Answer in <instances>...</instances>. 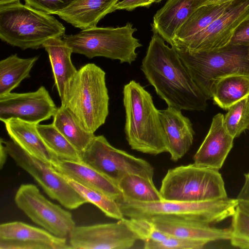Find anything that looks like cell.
<instances>
[{
	"mask_svg": "<svg viewBox=\"0 0 249 249\" xmlns=\"http://www.w3.org/2000/svg\"><path fill=\"white\" fill-rule=\"evenodd\" d=\"M69 236L74 249H128L139 240L124 217L116 222L75 226Z\"/></svg>",
	"mask_w": 249,
	"mask_h": 249,
	"instance_id": "13",
	"label": "cell"
},
{
	"mask_svg": "<svg viewBox=\"0 0 249 249\" xmlns=\"http://www.w3.org/2000/svg\"><path fill=\"white\" fill-rule=\"evenodd\" d=\"M223 114L213 118L209 131L194 156V163L220 169L233 147L234 138L226 129Z\"/></svg>",
	"mask_w": 249,
	"mask_h": 249,
	"instance_id": "16",
	"label": "cell"
},
{
	"mask_svg": "<svg viewBox=\"0 0 249 249\" xmlns=\"http://www.w3.org/2000/svg\"><path fill=\"white\" fill-rule=\"evenodd\" d=\"M124 216L149 219L165 216L211 225L233 214L239 204L236 198L188 202L162 199L144 202L122 198L117 201Z\"/></svg>",
	"mask_w": 249,
	"mask_h": 249,
	"instance_id": "5",
	"label": "cell"
},
{
	"mask_svg": "<svg viewBox=\"0 0 249 249\" xmlns=\"http://www.w3.org/2000/svg\"></svg>",
	"mask_w": 249,
	"mask_h": 249,
	"instance_id": "45",
	"label": "cell"
},
{
	"mask_svg": "<svg viewBox=\"0 0 249 249\" xmlns=\"http://www.w3.org/2000/svg\"><path fill=\"white\" fill-rule=\"evenodd\" d=\"M36 127L44 142L55 157L66 160L81 161V154L53 124H39Z\"/></svg>",
	"mask_w": 249,
	"mask_h": 249,
	"instance_id": "29",
	"label": "cell"
},
{
	"mask_svg": "<svg viewBox=\"0 0 249 249\" xmlns=\"http://www.w3.org/2000/svg\"><path fill=\"white\" fill-rule=\"evenodd\" d=\"M141 69L158 95L168 107L204 111L208 100L196 84L174 46L153 33Z\"/></svg>",
	"mask_w": 249,
	"mask_h": 249,
	"instance_id": "1",
	"label": "cell"
},
{
	"mask_svg": "<svg viewBox=\"0 0 249 249\" xmlns=\"http://www.w3.org/2000/svg\"><path fill=\"white\" fill-rule=\"evenodd\" d=\"M162 0H149V1L152 4L153 3L159 2Z\"/></svg>",
	"mask_w": 249,
	"mask_h": 249,
	"instance_id": "43",
	"label": "cell"
},
{
	"mask_svg": "<svg viewBox=\"0 0 249 249\" xmlns=\"http://www.w3.org/2000/svg\"><path fill=\"white\" fill-rule=\"evenodd\" d=\"M247 129L249 131V126H248V127Z\"/></svg>",
	"mask_w": 249,
	"mask_h": 249,
	"instance_id": "44",
	"label": "cell"
},
{
	"mask_svg": "<svg viewBox=\"0 0 249 249\" xmlns=\"http://www.w3.org/2000/svg\"><path fill=\"white\" fill-rule=\"evenodd\" d=\"M164 132L167 152L171 160L177 161L188 151L194 141L195 131L190 120L181 110L168 107L159 110Z\"/></svg>",
	"mask_w": 249,
	"mask_h": 249,
	"instance_id": "18",
	"label": "cell"
},
{
	"mask_svg": "<svg viewBox=\"0 0 249 249\" xmlns=\"http://www.w3.org/2000/svg\"><path fill=\"white\" fill-rule=\"evenodd\" d=\"M238 205L242 209L249 212V202H248V201L239 202Z\"/></svg>",
	"mask_w": 249,
	"mask_h": 249,
	"instance_id": "41",
	"label": "cell"
},
{
	"mask_svg": "<svg viewBox=\"0 0 249 249\" xmlns=\"http://www.w3.org/2000/svg\"><path fill=\"white\" fill-rule=\"evenodd\" d=\"M38 56L27 58L12 54L0 61V96L10 92L21 81L30 77V71Z\"/></svg>",
	"mask_w": 249,
	"mask_h": 249,
	"instance_id": "26",
	"label": "cell"
},
{
	"mask_svg": "<svg viewBox=\"0 0 249 249\" xmlns=\"http://www.w3.org/2000/svg\"><path fill=\"white\" fill-rule=\"evenodd\" d=\"M109 99L106 72L96 64L88 63L68 83L61 101L82 127L94 133L106 121Z\"/></svg>",
	"mask_w": 249,
	"mask_h": 249,
	"instance_id": "3",
	"label": "cell"
},
{
	"mask_svg": "<svg viewBox=\"0 0 249 249\" xmlns=\"http://www.w3.org/2000/svg\"><path fill=\"white\" fill-rule=\"evenodd\" d=\"M228 110L224 117V126L228 132L235 138L249 125V97L238 101Z\"/></svg>",
	"mask_w": 249,
	"mask_h": 249,
	"instance_id": "31",
	"label": "cell"
},
{
	"mask_svg": "<svg viewBox=\"0 0 249 249\" xmlns=\"http://www.w3.org/2000/svg\"><path fill=\"white\" fill-rule=\"evenodd\" d=\"M14 200L34 222L54 235L66 237L75 226L71 213L48 200L34 184L21 185Z\"/></svg>",
	"mask_w": 249,
	"mask_h": 249,
	"instance_id": "11",
	"label": "cell"
},
{
	"mask_svg": "<svg viewBox=\"0 0 249 249\" xmlns=\"http://www.w3.org/2000/svg\"><path fill=\"white\" fill-rule=\"evenodd\" d=\"M52 124L81 154L87 148L95 135L85 129L71 112L61 106L53 116Z\"/></svg>",
	"mask_w": 249,
	"mask_h": 249,
	"instance_id": "27",
	"label": "cell"
},
{
	"mask_svg": "<svg viewBox=\"0 0 249 249\" xmlns=\"http://www.w3.org/2000/svg\"><path fill=\"white\" fill-rule=\"evenodd\" d=\"M123 198L144 202L159 201L163 199L153 180L142 176L129 174L118 183Z\"/></svg>",
	"mask_w": 249,
	"mask_h": 249,
	"instance_id": "28",
	"label": "cell"
},
{
	"mask_svg": "<svg viewBox=\"0 0 249 249\" xmlns=\"http://www.w3.org/2000/svg\"><path fill=\"white\" fill-rule=\"evenodd\" d=\"M66 237L45 229L14 221L0 225V249H70Z\"/></svg>",
	"mask_w": 249,
	"mask_h": 249,
	"instance_id": "15",
	"label": "cell"
},
{
	"mask_svg": "<svg viewBox=\"0 0 249 249\" xmlns=\"http://www.w3.org/2000/svg\"><path fill=\"white\" fill-rule=\"evenodd\" d=\"M57 109L44 86L25 93L10 92L0 96V120L16 118L38 124L53 117Z\"/></svg>",
	"mask_w": 249,
	"mask_h": 249,
	"instance_id": "14",
	"label": "cell"
},
{
	"mask_svg": "<svg viewBox=\"0 0 249 249\" xmlns=\"http://www.w3.org/2000/svg\"><path fill=\"white\" fill-rule=\"evenodd\" d=\"M74 0H24L25 4L48 14H56Z\"/></svg>",
	"mask_w": 249,
	"mask_h": 249,
	"instance_id": "35",
	"label": "cell"
},
{
	"mask_svg": "<svg viewBox=\"0 0 249 249\" xmlns=\"http://www.w3.org/2000/svg\"><path fill=\"white\" fill-rule=\"evenodd\" d=\"M65 28L55 17L20 1L0 5V38L22 50L37 49L63 37Z\"/></svg>",
	"mask_w": 249,
	"mask_h": 249,
	"instance_id": "4",
	"label": "cell"
},
{
	"mask_svg": "<svg viewBox=\"0 0 249 249\" xmlns=\"http://www.w3.org/2000/svg\"><path fill=\"white\" fill-rule=\"evenodd\" d=\"M0 141L16 164L32 176L50 198L69 209H75L88 203L51 164L33 157L11 140L0 138Z\"/></svg>",
	"mask_w": 249,
	"mask_h": 249,
	"instance_id": "9",
	"label": "cell"
},
{
	"mask_svg": "<svg viewBox=\"0 0 249 249\" xmlns=\"http://www.w3.org/2000/svg\"><path fill=\"white\" fill-rule=\"evenodd\" d=\"M11 140L33 157L49 164L55 157L40 137L37 124L16 118L2 122Z\"/></svg>",
	"mask_w": 249,
	"mask_h": 249,
	"instance_id": "22",
	"label": "cell"
},
{
	"mask_svg": "<svg viewBox=\"0 0 249 249\" xmlns=\"http://www.w3.org/2000/svg\"><path fill=\"white\" fill-rule=\"evenodd\" d=\"M51 165L62 176L102 193L117 201L123 197L116 182L82 161L55 157L51 161Z\"/></svg>",
	"mask_w": 249,
	"mask_h": 249,
	"instance_id": "17",
	"label": "cell"
},
{
	"mask_svg": "<svg viewBox=\"0 0 249 249\" xmlns=\"http://www.w3.org/2000/svg\"><path fill=\"white\" fill-rule=\"evenodd\" d=\"M175 48L208 100L212 99L213 86L220 78L236 73L249 74V47L230 43L217 50L201 52Z\"/></svg>",
	"mask_w": 249,
	"mask_h": 249,
	"instance_id": "6",
	"label": "cell"
},
{
	"mask_svg": "<svg viewBox=\"0 0 249 249\" xmlns=\"http://www.w3.org/2000/svg\"><path fill=\"white\" fill-rule=\"evenodd\" d=\"M149 220L159 230L170 236L205 241L208 243L229 240V229L213 227L198 222L165 216H156Z\"/></svg>",
	"mask_w": 249,
	"mask_h": 249,
	"instance_id": "19",
	"label": "cell"
},
{
	"mask_svg": "<svg viewBox=\"0 0 249 249\" xmlns=\"http://www.w3.org/2000/svg\"><path fill=\"white\" fill-rule=\"evenodd\" d=\"M234 0H195L197 8L207 4H220L233 1Z\"/></svg>",
	"mask_w": 249,
	"mask_h": 249,
	"instance_id": "39",
	"label": "cell"
},
{
	"mask_svg": "<svg viewBox=\"0 0 249 249\" xmlns=\"http://www.w3.org/2000/svg\"><path fill=\"white\" fill-rule=\"evenodd\" d=\"M229 229L231 244L235 248L249 249V212L238 205L231 216Z\"/></svg>",
	"mask_w": 249,
	"mask_h": 249,
	"instance_id": "32",
	"label": "cell"
},
{
	"mask_svg": "<svg viewBox=\"0 0 249 249\" xmlns=\"http://www.w3.org/2000/svg\"><path fill=\"white\" fill-rule=\"evenodd\" d=\"M64 177L88 203L96 206L106 216L118 220L124 217L118 203L115 199L102 193L85 187L71 179Z\"/></svg>",
	"mask_w": 249,
	"mask_h": 249,
	"instance_id": "30",
	"label": "cell"
},
{
	"mask_svg": "<svg viewBox=\"0 0 249 249\" xmlns=\"http://www.w3.org/2000/svg\"><path fill=\"white\" fill-rule=\"evenodd\" d=\"M230 44L249 47V17L237 27Z\"/></svg>",
	"mask_w": 249,
	"mask_h": 249,
	"instance_id": "36",
	"label": "cell"
},
{
	"mask_svg": "<svg viewBox=\"0 0 249 249\" xmlns=\"http://www.w3.org/2000/svg\"><path fill=\"white\" fill-rule=\"evenodd\" d=\"M20 1V0H0V5Z\"/></svg>",
	"mask_w": 249,
	"mask_h": 249,
	"instance_id": "42",
	"label": "cell"
},
{
	"mask_svg": "<svg viewBox=\"0 0 249 249\" xmlns=\"http://www.w3.org/2000/svg\"><path fill=\"white\" fill-rule=\"evenodd\" d=\"M124 133L133 150L157 155L167 152L159 110L152 97L139 83L131 80L123 89Z\"/></svg>",
	"mask_w": 249,
	"mask_h": 249,
	"instance_id": "2",
	"label": "cell"
},
{
	"mask_svg": "<svg viewBox=\"0 0 249 249\" xmlns=\"http://www.w3.org/2000/svg\"><path fill=\"white\" fill-rule=\"evenodd\" d=\"M231 2L207 4L197 8L176 31L171 46L177 47L204 30L225 11Z\"/></svg>",
	"mask_w": 249,
	"mask_h": 249,
	"instance_id": "24",
	"label": "cell"
},
{
	"mask_svg": "<svg viewBox=\"0 0 249 249\" xmlns=\"http://www.w3.org/2000/svg\"><path fill=\"white\" fill-rule=\"evenodd\" d=\"M159 191L167 200L196 202L228 197L219 170L195 163L169 169Z\"/></svg>",
	"mask_w": 249,
	"mask_h": 249,
	"instance_id": "8",
	"label": "cell"
},
{
	"mask_svg": "<svg viewBox=\"0 0 249 249\" xmlns=\"http://www.w3.org/2000/svg\"><path fill=\"white\" fill-rule=\"evenodd\" d=\"M197 8L195 0H168L154 16L152 31L171 46L176 31Z\"/></svg>",
	"mask_w": 249,
	"mask_h": 249,
	"instance_id": "21",
	"label": "cell"
},
{
	"mask_svg": "<svg viewBox=\"0 0 249 249\" xmlns=\"http://www.w3.org/2000/svg\"><path fill=\"white\" fill-rule=\"evenodd\" d=\"M248 17L249 0L232 1L225 11L206 28L175 48L190 52L220 49L230 43L237 27Z\"/></svg>",
	"mask_w": 249,
	"mask_h": 249,
	"instance_id": "12",
	"label": "cell"
},
{
	"mask_svg": "<svg viewBox=\"0 0 249 249\" xmlns=\"http://www.w3.org/2000/svg\"><path fill=\"white\" fill-rule=\"evenodd\" d=\"M145 249H199L208 243L169 236L160 242L146 240L143 242Z\"/></svg>",
	"mask_w": 249,
	"mask_h": 249,
	"instance_id": "33",
	"label": "cell"
},
{
	"mask_svg": "<svg viewBox=\"0 0 249 249\" xmlns=\"http://www.w3.org/2000/svg\"><path fill=\"white\" fill-rule=\"evenodd\" d=\"M8 154L1 141L0 140V168L1 169L7 159Z\"/></svg>",
	"mask_w": 249,
	"mask_h": 249,
	"instance_id": "40",
	"label": "cell"
},
{
	"mask_svg": "<svg viewBox=\"0 0 249 249\" xmlns=\"http://www.w3.org/2000/svg\"><path fill=\"white\" fill-rule=\"evenodd\" d=\"M245 181L236 199L239 202H249V172L244 175Z\"/></svg>",
	"mask_w": 249,
	"mask_h": 249,
	"instance_id": "38",
	"label": "cell"
},
{
	"mask_svg": "<svg viewBox=\"0 0 249 249\" xmlns=\"http://www.w3.org/2000/svg\"><path fill=\"white\" fill-rule=\"evenodd\" d=\"M127 221L138 235L139 240L143 241L151 240L156 242L163 241L170 235L159 230L148 219L129 218Z\"/></svg>",
	"mask_w": 249,
	"mask_h": 249,
	"instance_id": "34",
	"label": "cell"
},
{
	"mask_svg": "<svg viewBox=\"0 0 249 249\" xmlns=\"http://www.w3.org/2000/svg\"><path fill=\"white\" fill-rule=\"evenodd\" d=\"M81 161L116 182L129 174L153 180L154 169L146 160L111 145L103 135L95 136L81 153Z\"/></svg>",
	"mask_w": 249,
	"mask_h": 249,
	"instance_id": "10",
	"label": "cell"
},
{
	"mask_svg": "<svg viewBox=\"0 0 249 249\" xmlns=\"http://www.w3.org/2000/svg\"><path fill=\"white\" fill-rule=\"evenodd\" d=\"M137 29L128 22L118 27H95L74 35H64L62 39L73 53L89 58L102 56L131 64L137 57L136 49L142 46L133 36Z\"/></svg>",
	"mask_w": 249,
	"mask_h": 249,
	"instance_id": "7",
	"label": "cell"
},
{
	"mask_svg": "<svg viewBox=\"0 0 249 249\" xmlns=\"http://www.w3.org/2000/svg\"><path fill=\"white\" fill-rule=\"evenodd\" d=\"M119 0H74L56 15L75 27L86 30L96 27L105 16L116 11Z\"/></svg>",
	"mask_w": 249,
	"mask_h": 249,
	"instance_id": "20",
	"label": "cell"
},
{
	"mask_svg": "<svg viewBox=\"0 0 249 249\" xmlns=\"http://www.w3.org/2000/svg\"><path fill=\"white\" fill-rule=\"evenodd\" d=\"M152 3L149 0H122L116 5V10L131 11L138 7H149Z\"/></svg>",
	"mask_w": 249,
	"mask_h": 249,
	"instance_id": "37",
	"label": "cell"
},
{
	"mask_svg": "<svg viewBox=\"0 0 249 249\" xmlns=\"http://www.w3.org/2000/svg\"><path fill=\"white\" fill-rule=\"evenodd\" d=\"M42 47L48 54L54 85L61 100L67 85L77 71L71 59L72 50L60 37L48 39Z\"/></svg>",
	"mask_w": 249,
	"mask_h": 249,
	"instance_id": "23",
	"label": "cell"
},
{
	"mask_svg": "<svg viewBox=\"0 0 249 249\" xmlns=\"http://www.w3.org/2000/svg\"><path fill=\"white\" fill-rule=\"evenodd\" d=\"M247 97H249V74H233L220 78L212 91L214 104L224 110Z\"/></svg>",
	"mask_w": 249,
	"mask_h": 249,
	"instance_id": "25",
	"label": "cell"
}]
</instances>
